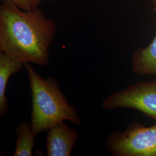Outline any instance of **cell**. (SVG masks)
Listing matches in <instances>:
<instances>
[{
	"label": "cell",
	"instance_id": "1",
	"mask_svg": "<svg viewBox=\"0 0 156 156\" xmlns=\"http://www.w3.org/2000/svg\"><path fill=\"white\" fill-rule=\"evenodd\" d=\"M56 31L55 22L39 8L23 11L9 2L0 6V51L15 61L47 65Z\"/></svg>",
	"mask_w": 156,
	"mask_h": 156
},
{
	"label": "cell",
	"instance_id": "2",
	"mask_svg": "<svg viewBox=\"0 0 156 156\" xmlns=\"http://www.w3.org/2000/svg\"><path fill=\"white\" fill-rule=\"evenodd\" d=\"M32 95L31 126L36 136L57 123L70 121L82 125L76 108L69 104L57 80L40 76L30 63H24Z\"/></svg>",
	"mask_w": 156,
	"mask_h": 156
},
{
	"label": "cell",
	"instance_id": "3",
	"mask_svg": "<svg viewBox=\"0 0 156 156\" xmlns=\"http://www.w3.org/2000/svg\"><path fill=\"white\" fill-rule=\"evenodd\" d=\"M105 146L114 156H156V123L145 127L135 122L124 131H113Z\"/></svg>",
	"mask_w": 156,
	"mask_h": 156
},
{
	"label": "cell",
	"instance_id": "4",
	"mask_svg": "<svg viewBox=\"0 0 156 156\" xmlns=\"http://www.w3.org/2000/svg\"><path fill=\"white\" fill-rule=\"evenodd\" d=\"M104 109L130 108L143 113L156 122V81L131 84L104 98Z\"/></svg>",
	"mask_w": 156,
	"mask_h": 156
},
{
	"label": "cell",
	"instance_id": "5",
	"mask_svg": "<svg viewBox=\"0 0 156 156\" xmlns=\"http://www.w3.org/2000/svg\"><path fill=\"white\" fill-rule=\"evenodd\" d=\"M46 136V155L69 156L79 138L78 131L64 122L57 123L48 129Z\"/></svg>",
	"mask_w": 156,
	"mask_h": 156
},
{
	"label": "cell",
	"instance_id": "6",
	"mask_svg": "<svg viewBox=\"0 0 156 156\" xmlns=\"http://www.w3.org/2000/svg\"><path fill=\"white\" fill-rule=\"evenodd\" d=\"M156 12V0H153ZM132 69L140 76H156V34L151 44L135 51L132 57Z\"/></svg>",
	"mask_w": 156,
	"mask_h": 156
},
{
	"label": "cell",
	"instance_id": "7",
	"mask_svg": "<svg viewBox=\"0 0 156 156\" xmlns=\"http://www.w3.org/2000/svg\"><path fill=\"white\" fill-rule=\"evenodd\" d=\"M24 67V64L12 60L3 52L0 51V116L8 113V99L6 89L9 78L13 74L19 73Z\"/></svg>",
	"mask_w": 156,
	"mask_h": 156
},
{
	"label": "cell",
	"instance_id": "8",
	"mask_svg": "<svg viewBox=\"0 0 156 156\" xmlns=\"http://www.w3.org/2000/svg\"><path fill=\"white\" fill-rule=\"evenodd\" d=\"M15 133L16 145L13 156H32L37 136L33 131L30 122H21L16 127Z\"/></svg>",
	"mask_w": 156,
	"mask_h": 156
},
{
	"label": "cell",
	"instance_id": "9",
	"mask_svg": "<svg viewBox=\"0 0 156 156\" xmlns=\"http://www.w3.org/2000/svg\"><path fill=\"white\" fill-rule=\"evenodd\" d=\"M3 2H9L23 11H31L37 8L43 0H1Z\"/></svg>",
	"mask_w": 156,
	"mask_h": 156
}]
</instances>
